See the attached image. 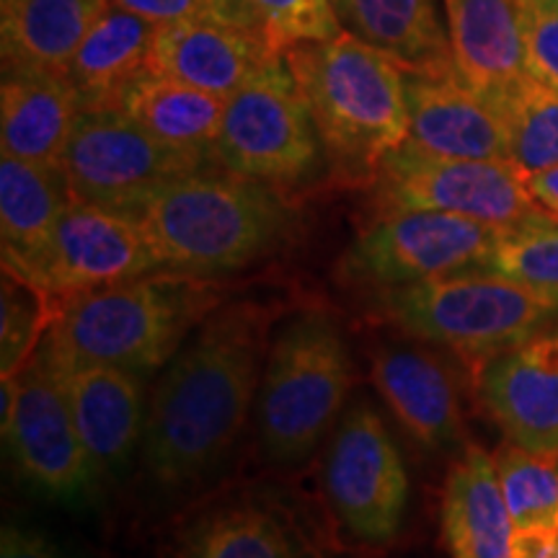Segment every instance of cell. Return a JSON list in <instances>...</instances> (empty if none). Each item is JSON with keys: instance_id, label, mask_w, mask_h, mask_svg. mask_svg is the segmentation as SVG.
Returning a JSON list of instances; mask_svg holds the SVG:
<instances>
[{"instance_id": "obj_3", "label": "cell", "mask_w": 558, "mask_h": 558, "mask_svg": "<svg viewBox=\"0 0 558 558\" xmlns=\"http://www.w3.org/2000/svg\"><path fill=\"white\" fill-rule=\"evenodd\" d=\"M316 120L326 163L347 184H373L409 137L407 70L349 32L282 52Z\"/></svg>"}, {"instance_id": "obj_20", "label": "cell", "mask_w": 558, "mask_h": 558, "mask_svg": "<svg viewBox=\"0 0 558 558\" xmlns=\"http://www.w3.org/2000/svg\"><path fill=\"white\" fill-rule=\"evenodd\" d=\"M373 383L418 448H463V411L452 373L416 347H383L373 354Z\"/></svg>"}, {"instance_id": "obj_9", "label": "cell", "mask_w": 558, "mask_h": 558, "mask_svg": "<svg viewBox=\"0 0 558 558\" xmlns=\"http://www.w3.org/2000/svg\"><path fill=\"white\" fill-rule=\"evenodd\" d=\"M380 209H432L507 230L543 218L527 177L512 160L445 158L403 143L373 181Z\"/></svg>"}, {"instance_id": "obj_22", "label": "cell", "mask_w": 558, "mask_h": 558, "mask_svg": "<svg viewBox=\"0 0 558 558\" xmlns=\"http://www.w3.org/2000/svg\"><path fill=\"white\" fill-rule=\"evenodd\" d=\"M78 114V90L65 73L3 68V86H0L3 156L62 171Z\"/></svg>"}, {"instance_id": "obj_6", "label": "cell", "mask_w": 558, "mask_h": 558, "mask_svg": "<svg viewBox=\"0 0 558 558\" xmlns=\"http://www.w3.org/2000/svg\"><path fill=\"white\" fill-rule=\"evenodd\" d=\"M380 316L418 341L486 360L558 318V292L535 290L494 269H469L378 292Z\"/></svg>"}, {"instance_id": "obj_5", "label": "cell", "mask_w": 558, "mask_h": 558, "mask_svg": "<svg viewBox=\"0 0 558 558\" xmlns=\"http://www.w3.org/2000/svg\"><path fill=\"white\" fill-rule=\"evenodd\" d=\"M354 369L344 331L326 311H300L269 339L256 396L264 458L298 469L326 439L352 390Z\"/></svg>"}, {"instance_id": "obj_13", "label": "cell", "mask_w": 558, "mask_h": 558, "mask_svg": "<svg viewBox=\"0 0 558 558\" xmlns=\"http://www.w3.org/2000/svg\"><path fill=\"white\" fill-rule=\"evenodd\" d=\"M478 396L507 442L558 456V320L486 360Z\"/></svg>"}, {"instance_id": "obj_23", "label": "cell", "mask_w": 558, "mask_h": 558, "mask_svg": "<svg viewBox=\"0 0 558 558\" xmlns=\"http://www.w3.org/2000/svg\"><path fill=\"white\" fill-rule=\"evenodd\" d=\"M442 533L452 558H512L514 522L497 463L478 445H465L445 481Z\"/></svg>"}, {"instance_id": "obj_33", "label": "cell", "mask_w": 558, "mask_h": 558, "mask_svg": "<svg viewBox=\"0 0 558 558\" xmlns=\"http://www.w3.org/2000/svg\"><path fill=\"white\" fill-rule=\"evenodd\" d=\"M137 16L158 26L186 24V21H213V24H235L259 32L246 0H111Z\"/></svg>"}, {"instance_id": "obj_30", "label": "cell", "mask_w": 558, "mask_h": 558, "mask_svg": "<svg viewBox=\"0 0 558 558\" xmlns=\"http://www.w3.org/2000/svg\"><path fill=\"white\" fill-rule=\"evenodd\" d=\"M494 463L514 527L533 525L558 512V456L507 442L494 452Z\"/></svg>"}, {"instance_id": "obj_1", "label": "cell", "mask_w": 558, "mask_h": 558, "mask_svg": "<svg viewBox=\"0 0 558 558\" xmlns=\"http://www.w3.org/2000/svg\"><path fill=\"white\" fill-rule=\"evenodd\" d=\"M269 349L262 305L207 313L160 369L143 435V465L166 492L199 484L226 460L256 403Z\"/></svg>"}, {"instance_id": "obj_32", "label": "cell", "mask_w": 558, "mask_h": 558, "mask_svg": "<svg viewBox=\"0 0 558 558\" xmlns=\"http://www.w3.org/2000/svg\"><path fill=\"white\" fill-rule=\"evenodd\" d=\"M246 5L277 52L300 41L333 39L344 32L331 0H246Z\"/></svg>"}, {"instance_id": "obj_12", "label": "cell", "mask_w": 558, "mask_h": 558, "mask_svg": "<svg viewBox=\"0 0 558 558\" xmlns=\"http://www.w3.org/2000/svg\"><path fill=\"white\" fill-rule=\"evenodd\" d=\"M331 512L354 541L386 546L409 509V471L380 411L354 401L333 427L324 465Z\"/></svg>"}, {"instance_id": "obj_21", "label": "cell", "mask_w": 558, "mask_h": 558, "mask_svg": "<svg viewBox=\"0 0 558 558\" xmlns=\"http://www.w3.org/2000/svg\"><path fill=\"white\" fill-rule=\"evenodd\" d=\"M452 65L465 86L497 104L530 78L518 0H442Z\"/></svg>"}, {"instance_id": "obj_28", "label": "cell", "mask_w": 558, "mask_h": 558, "mask_svg": "<svg viewBox=\"0 0 558 558\" xmlns=\"http://www.w3.org/2000/svg\"><path fill=\"white\" fill-rule=\"evenodd\" d=\"M494 107L507 128L509 160L525 177L558 166V90L527 78Z\"/></svg>"}, {"instance_id": "obj_34", "label": "cell", "mask_w": 558, "mask_h": 558, "mask_svg": "<svg viewBox=\"0 0 558 558\" xmlns=\"http://www.w3.org/2000/svg\"><path fill=\"white\" fill-rule=\"evenodd\" d=\"M530 78L558 90V0H518Z\"/></svg>"}, {"instance_id": "obj_10", "label": "cell", "mask_w": 558, "mask_h": 558, "mask_svg": "<svg viewBox=\"0 0 558 558\" xmlns=\"http://www.w3.org/2000/svg\"><path fill=\"white\" fill-rule=\"evenodd\" d=\"M207 166L160 143L122 109H81L62 173L73 199L135 218L160 186Z\"/></svg>"}, {"instance_id": "obj_37", "label": "cell", "mask_w": 558, "mask_h": 558, "mask_svg": "<svg viewBox=\"0 0 558 558\" xmlns=\"http://www.w3.org/2000/svg\"><path fill=\"white\" fill-rule=\"evenodd\" d=\"M527 190L543 213L558 220V166L527 177Z\"/></svg>"}, {"instance_id": "obj_35", "label": "cell", "mask_w": 558, "mask_h": 558, "mask_svg": "<svg viewBox=\"0 0 558 558\" xmlns=\"http://www.w3.org/2000/svg\"><path fill=\"white\" fill-rule=\"evenodd\" d=\"M0 558H73L45 530L9 520L0 530Z\"/></svg>"}, {"instance_id": "obj_27", "label": "cell", "mask_w": 558, "mask_h": 558, "mask_svg": "<svg viewBox=\"0 0 558 558\" xmlns=\"http://www.w3.org/2000/svg\"><path fill=\"white\" fill-rule=\"evenodd\" d=\"M117 109H122L160 143L190 153L209 166L215 163V143L226 114L222 96L163 78L148 70L135 83H130Z\"/></svg>"}, {"instance_id": "obj_31", "label": "cell", "mask_w": 558, "mask_h": 558, "mask_svg": "<svg viewBox=\"0 0 558 558\" xmlns=\"http://www.w3.org/2000/svg\"><path fill=\"white\" fill-rule=\"evenodd\" d=\"M488 269L535 290L558 292V220L543 215L501 230Z\"/></svg>"}, {"instance_id": "obj_2", "label": "cell", "mask_w": 558, "mask_h": 558, "mask_svg": "<svg viewBox=\"0 0 558 558\" xmlns=\"http://www.w3.org/2000/svg\"><path fill=\"white\" fill-rule=\"evenodd\" d=\"M135 220L160 271L209 279L271 254L295 226V209L275 186L207 166L160 186Z\"/></svg>"}, {"instance_id": "obj_8", "label": "cell", "mask_w": 558, "mask_h": 558, "mask_svg": "<svg viewBox=\"0 0 558 558\" xmlns=\"http://www.w3.org/2000/svg\"><path fill=\"white\" fill-rule=\"evenodd\" d=\"M499 228L432 209H380L341 259V279L386 292L469 269H488Z\"/></svg>"}, {"instance_id": "obj_14", "label": "cell", "mask_w": 558, "mask_h": 558, "mask_svg": "<svg viewBox=\"0 0 558 558\" xmlns=\"http://www.w3.org/2000/svg\"><path fill=\"white\" fill-rule=\"evenodd\" d=\"M34 360L65 396L83 445L101 476L122 471L145 435L148 403L143 375L109 365H75L39 352Z\"/></svg>"}, {"instance_id": "obj_36", "label": "cell", "mask_w": 558, "mask_h": 558, "mask_svg": "<svg viewBox=\"0 0 558 558\" xmlns=\"http://www.w3.org/2000/svg\"><path fill=\"white\" fill-rule=\"evenodd\" d=\"M512 558H558V512L533 525L514 527Z\"/></svg>"}, {"instance_id": "obj_24", "label": "cell", "mask_w": 558, "mask_h": 558, "mask_svg": "<svg viewBox=\"0 0 558 558\" xmlns=\"http://www.w3.org/2000/svg\"><path fill=\"white\" fill-rule=\"evenodd\" d=\"M331 3L341 29L388 54L407 73H456L448 24L439 16L437 0H331Z\"/></svg>"}, {"instance_id": "obj_4", "label": "cell", "mask_w": 558, "mask_h": 558, "mask_svg": "<svg viewBox=\"0 0 558 558\" xmlns=\"http://www.w3.org/2000/svg\"><path fill=\"white\" fill-rule=\"evenodd\" d=\"M209 311H215V288L207 279L153 271L54 298L50 329L37 352L148 375L169 365Z\"/></svg>"}, {"instance_id": "obj_7", "label": "cell", "mask_w": 558, "mask_h": 558, "mask_svg": "<svg viewBox=\"0 0 558 558\" xmlns=\"http://www.w3.org/2000/svg\"><path fill=\"white\" fill-rule=\"evenodd\" d=\"M326 160L316 120L284 54H275L226 99L215 166L275 190L318 177Z\"/></svg>"}, {"instance_id": "obj_26", "label": "cell", "mask_w": 558, "mask_h": 558, "mask_svg": "<svg viewBox=\"0 0 558 558\" xmlns=\"http://www.w3.org/2000/svg\"><path fill=\"white\" fill-rule=\"evenodd\" d=\"M107 0H0L3 68L70 70Z\"/></svg>"}, {"instance_id": "obj_19", "label": "cell", "mask_w": 558, "mask_h": 558, "mask_svg": "<svg viewBox=\"0 0 558 558\" xmlns=\"http://www.w3.org/2000/svg\"><path fill=\"white\" fill-rule=\"evenodd\" d=\"M275 54L282 52H277L256 29L186 21L158 26L148 70L228 99Z\"/></svg>"}, {"instance_id": "obj_29", "label": "cell", "mask_w": 558, "mask_h": 558, "mask_svg": "<svg viewBox=\"0 0 558 558\" xmlns=\"http://www.w3.org/2000/svg\"><path fill=\"white\" fill-rule=\"evenodd\" d=\"M54 313L50 292L3 271L0 284V378H13L29 365Z\"/></svg>"}, {"instance_id": "obj_18", "label": "cell", "mask_w": 558, "mask_h": 558, "mask_svg": "<svg viewBox=\"0 0 558 558\" xmlns=\"http://www.w3.org/2000/svg\"><path fill=\"white\" fill-rule=\"evenodd\" d=\"M409 137L418 150L445 158L509 160L507 128L492 101L456 73H407Z\"/></svg>"}, {"instance_id": "obj_25", "label": "cell", "mask_w": 558, "mask_h": 558, "mask_svg": "<svg viewBox=\"0 0 558 558\" xmlns=\"http://www.w3.org/2000/svg\"><path fill=\"white\" fill-rule=\"evenodd\" d=\"M158 24L122 5H101L70 62L68 78L78 90L81 109H117L124 90L148 73Z\"/></svg>"}, {"instance_id": "obj_16", "label": "cell", "mask_w": 558, "mask_h": 558, "mask_svg": "<svg viewBox=\"0 0 558 558\" xmlns=\"http://www.w3.org/2000/svg\"><path fill=\"white\" fill-rule=\"evenodd\" d=\"M163 558H326L311 527L267 497H235L181 525Z\"/></svg>"}, {"instance_id": "obj_11", "label": "cell", "mask_w": 558, "mask_h": 558, "mask_svg": "<svg viewBox=\"0 0 558 558\" xmlns=\"http://www.w3.org/2000/svg\"><path fill=\"white\" fill-rule=\"evenodd\" d=\"M0 427L13 471L34 494L60 505L94 499L99 465L83 445L58 383L34 357L19 375L3 378Z\"/></svg>"}, {"instance_id": "obj_17", "label": "cell", "mask_w": 558, "mask_h": 558, "mask_svg": "<svg viewBox=\"0 0 558 558\" xmlns=\"http://www.w3.org/2000/svg\"><path fill=\"white\" fill-rule=\"evenodd\" d=\"M65 173L0 158V254L3 271L34 288H50L54 239L70 205Z\"/></svg>"}, {"instance_id": "obj_15", "label": "cell", "mask_w": 558, "mask_h": 558, "mask_svg": "<svg viewBox=\"0 0 558 558\" xmlns=\"http://www.w3.org/2000/svg\"><path fill=\"white\" fill-rule=\"evenodd\" d=\"M160 271L135 218L70 199L62 215L50 267L52 298L107 288Z\"/></svg>"}]
</instances>
